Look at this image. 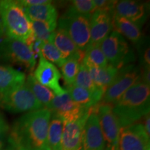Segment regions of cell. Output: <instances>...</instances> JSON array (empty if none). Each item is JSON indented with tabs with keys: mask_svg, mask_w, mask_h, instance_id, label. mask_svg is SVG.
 <instances>
[{
	"mask_svg": "<svg viewBox=\"0 0 150 150\" xmlns=\"http://www.w3.org/2000/svg\"><path fill=\"white\" fill-rule=\"evenodd\" d=\"M51 115L47 108L25 112L9 131L8 145L16 150H50L47 133Z\"/></svg>",
	"mask_w": 150,
	"mask_h": 150,
	"instance_id": "6da1fadb",
	"label": "cell"
},
{
	"mask_svg": "<svg viewBox=\"0 0 150 150\" xmlns=\"http://www.w3.org/2000/svg\"><path fill=\"white\" fill-rule=\"evenodd\" d=\"M112 110L121 127L129 126L149 113V85L139 81L131 86L112 105Z\"/></svg>",
	"mask_w": 150,
	"mask_h": 150,
	"instance_id": "7a4b0ae2",
	"label": "cell"
},
{
	"mask_svg": "<svg viewBox=\"0 0 150 150\" xmlns=\"http://www.w3.org/2000/svg\"><path fill=\"white\" fill-rule=\"evenodd\" d=\"M0 16L7 38L25 42L30 45L34 40L31 20L18 1H0Z\"/></svg>",
	"mask_w": 150,
	"mask_h": 150,
	"instance_id": "3957f363",
	"label": "cell"
},
{
	"mask_svg": "<svg viewBox=\"0 0 150 150\" xmlns=\"http://www.w3.org/2000/svg\"><path fill=\"white\" fill-rule=\"evenodd\" d=\"M100 47L108 64L118 70L125 65L132 64L136 60L134 50L129 42L115 30H112L102 41Z\"/></svg>",
	"mask_w": 150,
	"mask_h": 150,
	"instance_id": "277c9868",
	"label": "cell"
},
{
	"mask_svg": "<svg viewBox=\"0 0 150 150\" xmlns=\"http://www.w3.org/2000/svg\"><path fill=\"white\" fill-rule=\"evenodd\" d=\"M0 107L11 112H28L44 108L25 82L0 94Z\"/></svg>",
	"mask_w": 150,
	"mask_h": 150,
	"instance_id": "5b68a950",
	"label": "cell"
},
{
	"mask_svg": "<svg viewBox=\"0 0 150 150\" xmlns=\"http://www.w3.org/2000/svg\"><path fill=\"white\" fill-rule=\"evenodd\" d=\"M90 18L91 17L81 16L67 10L57 20L59 29L64 30L83 52L88 47L91 42Z\"/></svg>",
	"mask_w": 150,
	"mask_h": 150,
	"instance_id": "8992f818",
	"label": "cell"
},
{
	"mask_svg": "<svg viewBox=\"0 0 150 150\" xmlns=\"http://www.w3.org/2000/svg\"><path fill=\"white\" fill-rule=\"evenodd\" d=\"M140 79V70L136 65L129 64L119 69L113 81L104 93L102 103L114 105Z\"/></svg>",
	"mask_w": 150,
	"mask_h": 150,
	"instance_id": "52a82bcc",
	"label": "cell"
},
{
	"mask_svg": "<svg viewBox=\"0 0 150 150\" xmlns=\"http://www.w3.org/2000/svg\"><path fill=\"white\" fill-rule=\"evenodd\" d=\"M0 61L22 65L31 71L36 64L35 56L25 42L8 38L0 42Z\"/></svg>",
	"mask_w": 150,
	"mask_h": 150,
	"instance_id": "ba28073f",
	"label": "cell"
},
{
	"mask_svg": "<svg viewBox=\"0 0 150 150\" xmlns=\"http://www.w3.org/2000/svg\"><path fill=\"white\" fill-rule=\"evenodd\" d=\"M97 113L106 145L105 149L118 150L121 126L112 110V105L98 104Z\"/></svg>",
	"mask_w": 150,
	"mask_h": 150,
	"instance_id": "9c48e42d",
	"label": "cell"
},
{
	"mask_svg": "<svg viewBox=\"0 0 150 150\" xmlns=\"http://www.w3.org/2000/svg\"><path fill=\"white\" fill-rule=\"evenodd\" d=\"M97 105L90 108L84 125L83 150H104L106 147L97 113Z\"/></svg>",
	"mask_w": 150,
	"mask_h": 150,
	"instance_id": "30bf717a",
	"label": "cell"
},
{
	"mask_svg": "<svg viewBox=\"0 0 150 150\" xmlns=\"http://www.w3.org/2000/svg\"><path fill=\"white\" fill-rule=\"evenodd\" d=\"M149 144V137L141 123L121 127L118 150H147Z\"/></svg>",
	"mask_w": 150,
	"mask_h": 150,
	"instance_id": "8fae6325",
	"label": "cell"
},
{
	"mask_svg": "<svg viewBox=\"0 0 150 150\" xmlns=\"http://www.w3.org/2000/svg\"><path fill=\"white\" fill-rule=\"evenodd\" d=\"M39 62L33 72V76L40 84L48 88L53 92L55 96H61L66 93L60 85L61 74L53 63L47 61L40 54Z\"/></svg>",
	"mask_w": 150,
	"mask_h": 150,
	"instance_id": "7c38bea8",
	"label": "cell"
},
{
	"mask_svg": "<svg viewBox=\"0 0 150 150\" xmlns=\"http://www.w3.org/2000/svg\"><path fill=\"white\" fill-rule=\"evenodd\" d=\"M48 109L61 118L63 124L75 121L88 110L74 102L69 94L65 93L61 96H54Z\"/></svg>",
	"mask_w": 150,
	"mask_h": 150,
	"instance_id": "4fadbf2b",
	"label": "cell"
},
{
	"mask_svg": "<svg viewBox=\"0 0 150 150\" xmlns=\"http://www.w3.org/2000/svg\"><path fill=\"white\" fill-rule=\"evenodd\" d=\"M111 13L95 10L90 18V45H100L113 30Z\"/></svg>",
	"mask_w": 150,
	"mask_h": 150,
	"instance_id": "5bb4252c",
	"label": "cell"
},
{
	"mask_svg": "<svg viewBox=\"0 0 150 150\" xmlns=\"http://www.w3.org/2000/svg\"><path fill=\"white\" fill-rule=\"evenodd\" d=\"M90 108L76 120L64 124L61 150H83V129L88 116Z\"/></svg>",
	"mask_w": 150,
	"mask_h": 150,
	"instance_id": "9a60e30c",
	"label": "cell"
},
{
	"mask_svg": "<svg viewBox=\"0 0 150 150\" xmlns=\"http://www.w3.org/2000/svg\"><path fill=\"white\" fill-rule=\"evenodd\" d=\"M147 10L146 4L132 0H122L117 1L112 14L130 20L141 29L147 20Z\"/></svg>",
	"mask_w": 150,
	"mask_h": 150,
	"instance_id": "2e32d148",
	"label": "cell"
},
{
	"mask_svg": "<svg viewBox=\"0 0 150 150\" xmlns=\"http://www.w3.org/2000/svg\"><path fill=\"white\" fill-rule=\"evenodd\" d=\"M52 43L67 59L74 58L81 61L83 60L84 52L77 47L64 30L58 28L54 31Z\"/></svg>",
	"mask_w": 150,
	"mask_h": 150,
	"instance_id": "e0dca14e",
	"label": "cell"
},
{
	"mask_svg": "<svg viewBox=\"0 0 150 150\" xmlns=\"http://www.w3.org/2000/svg\"><path fill=\"white\" fill-rule=\"evenodd\" d=\"M65 91L74 102L85 108H90L99 104L104 95L102 91L93 93L74 85L67 86Z\"/></svg>",
	"mask_w": 150,
	"mask_h": 150,
	"instance_id": "ac0fdd59",
	"label": "cell"
},
{
	"mask_svg": "<svg viewBox=\"0 0 150 150\" xmlns=\"http://www.w3.org/2000/svg\"><path fill=\"white\" fill-rule=\"evenodd\" d=\"M112 27L115 31L126 38L136 45H140L142 40V34L140 28L136 24L127 19L113 16Z\"/></svg>",
	"mask_w": 150,
	"mask_h": 150,
	"instance_id": "d6986e66",
	"label": "cell"
},
{
	"mask_svg": "<svg viewBox=\"0 0 150 150\" xmlns=\"http://www.w3.org/2000/svg\"><path fill=\"white\" fill-rule=\"evenodd\" d=\"M22 8L31 21L45 22L57 25L58 13L52 3L22 7Z\"/></svg>",
	"mask_w": 150,
	"mask_h": 150,
	"instance_id": "ffe728a7",
	"label": "cell"
},
{
	"mask_svg": "<svg viewBox=\"0 0 150 150\" xmlns=\"http://www.w3.org/2000/svg\"><path fill=\"white\" fill-rule=\"evenodd\" d=\"M85 66L87 67L95 85L99 89L102 90L104 93L113 81L118 72V69L110 64H108L107 66L104 67H93L90 65Z\"/></svg>",
	"mask_w": 150,
	"mask_h": 150,
	"instance_id": "44dd1931",
	"label": "cell"
},
{
	"mask_svg": "<svg viewBox=\"0 0 150 150\" xmlns=\"http://www.w3.org/2000/svg\"><path fill=\"white\" fill-rule=\"evenodd\" d=\"M25 80V74L21 71L8 65H0V94L24 83Z\"/></svg>",
	"mask_w": 150,
	"mask_h": 150,
	"instance_id": "7402d4cb",
	"label": "cell"
},
{
	"mask_svg": "<svg viewBox=\"0 0 150 150\" xmlns=\"http://www.w3.org/2000/svg\"><path fill=\"white\" fill-rule=\"evenodd\" d=\"M63 126L64 124L61 118L52 113L47 133V143L50 150H61Z\"/></svg>",
	"mask_w": 150,
	"mask_h": 150,
	"instance_id": "603a6c76",
	"label": "cell"
},
{
	"mask_svg": "<svg viewBox=\"0 0 150 150\" xmlns=\"http://www.w3.org/2000/svg\"><path fill=\"white\" fill-rule=\"evenodd\" d=\"M25 83L43 107L49 108L55 96L53 92L39 83L33 74H29L27 76V79L25 80Z\"/></svg>",
	"mask_w": 150,
	"mask_h": 150,
	"instance_id": "cb8c5ba5",
	"label": "cell"
},
{
	"mask_svg": "<svg viewBox=\"0 0 150 150\" xmlns=\"http://www.w3.org/2000/svg\"><path fill=\"white\" fill-rule=\"evenodd\" d=\"M82 63L85 65L104 67L108 65V61L100 45H91L84 52Z\"/></svg>",
	"mask_w": 150,
	"mask_h": 150,
	"instance_id": "d4e9b609",
	"label": "cell"
},
{
	"mask_svg": "<svg viewBox=\"0 0 150 150\" xmlns=\"http://www.w3.org/2000/svg\"><path fill=\"white\" fill-rule=\"evenodd\" d=\"M31 22L35 39L42 40L45 42H52L54 32L57 27L56 24L40 21H31Z\"/></svg>",
	"mask_w": 150,
	"mask_h": 150,
	"instance_id": "484cf974",
	"label": "cell"
},
{
	"mask_svg": "<svg viewBox=\"0 0 150 150\" xmlns=\"http://www.w3.org/2000/svg\"><path fill=\"white\" fill-rule=\"evenodd\" d=\"M41 54L47 61L53 63L55 65L61 67L67 60V58L63 55L61 52L56 47L53 43L50 42H44Z\"/></svg>",
	"mask_w": 150,
	"mask_h": 150,
	"instance_id": "4316f807",
	"label": "cell"
},
{
	"mask_svg": "<svg viewBox=\"0 0 150 150\" xmlns=\"http://www.w3.org/2000/svg\"><path fill=\"white\" fill-rule=\"evenodd\" d=\"M73 85L78 86V87L83 88L84 89L88 90V91L93 92V93L102 91V90L99 89L95 85L87 67L82 63V62L80 63L78 73L76 74V78H75L74 83Z\"/></svg>",
	"mask_w": 150,
	"mask_h": 150,
	"instance_id": "83f0119b",
	"label": "cell"
},
{
	"mask_svg": "<svg viewBox=\"0 0 150 150\" xmlns=\"http://www.w3.org/2000/svg\"><path fill=\"white\" fill-rule=\"evenodd\" d=\"M82 61L79 60L70 58L61 67V74L66 86H72L74 83L75 78L77 74L80 63Z\"/></svg>",
	"mask_w": 150,
	"mask_h": 150,
	"instance_id": "f1b7e54d",
	"label": "cell"
},
{
	"mask_svg": "<svg viewBox=\"0 0 150 150\" xmlns=\"http://www.w3.org/2000/svg\"><path fill=\"white\" fill-rule=\"evenodd\" d=\"M67 11L81 16L91 17L95 11L93 0H74Z\"/></svg>",
	"mask_w": 150,
	"mask_h": 150,
	"instance_id": "f546056e",
	"label": "cell"
},
{
	"mask_svg": "<svg viewBox=\"0 0 150 150\" xmlns=\"http://www.w3.org/2000/svg\"><path fill=\"white\" fill-rule=\"evenodd\" d=\"M9 127L4 116L0 113V150L6 147L8 142L9 134Z\"/></svg>",
	"mask_w": 150,
	"mask_h": 150,
	"instance_id": "4dcf8cb0",
	"label": "cell"
},
{
	"mask_svg": "<svg viewBox=\"0 0 150 150\" xmlns=\"http://www.w3.org/2000/svg\"><path fill=\"white\" fill-rule=\"evenodd\" d=\"M117 1H110V0H93L95 10H99L106 12L113 13L114 8Z\"/></svg>",
	"mask_w": 150,
	"mask_h": 150,
	"instance_id": "1f68e13d",
	"label": "cell"
},
{
	"mask_svg": "<svg viewBox=\"0 0 150 150\" xmlns=\"http://www.w3.org/2000/svg\"><path fill=\"white\" fill-rule=\"evenodd\" d=\"M150 48L149 45H146L141 52L142 55L140 57L141 59V65L142 67H150Z\"/></svg>",
	"mask_w": 150,
	"mask_h": 150,
	"instance_id": "d6a6232c",
	"label": "cell"
},
{
	"mask_svg": "<svg viewBox=\"0 0 150 150\" xmlns=\"http://www.w3.org/2000/svg\"><path fill=\"white\" fill-rule=\"evenodd\" d=\"M18 2L21 5V6L26 7L46 4L52 3V1L50 0H22V1H18Z\"/></svg>",
	"mask_w": 150,
	"mask_h": 150,
	"instance_id": "836d02e7",
	"label": "cell"
},
{
	"mask_svg": "<svg viewBox=\"0 0 150 150\" xmlns=\"http://www.w3.org/2000/svg\"><path fill=\"white\" fill-rule=\"evenodd\" d=\"M142 120H143V122L141 123L142 125L143 126L144 130H145L146 134L148 137L150 136V117H149V113L144 116L142 118ZM141 119V120H142ZM150 138V137H149Z\"/></svg>",
	"mask_w": 150,
	"mask_h": 150,
	"instance_id": "e575fe53",
	"label": "cell"
},
{
	"mask_svg": "<svg viewBox=\"0 0 150 150\" xmlns=\"http://www.w3.org/2000/svg\"><path fill=\"white\" fill-rule=\"evenodd\" d=\"M1 150H16V149H15V148L13 147L12 146L8 145V146H7V147H5L4 148H3V149H1Z\"/></svg>",
	"mask_w": 150,
	"mask_h": 150,
	"instance_id": "d590c367",
	"label": "cell"
},
{
	"mask_svg": "<svg viewBox=\"0 0 150 150\" xmlns=\"http://www.w3.org/2000/svg\"><path fill=\"white\" fill-rule=\"evenodd\" d=\"M4 31V29H3V26H2V24H1V20H0V35L2 34Z\"/></svg>",
	"mask_w": 150,
	"mask_h": 150,
	"instance_id": "8d00e7d4",
	"label": "cell"
},
{
	"mask_svg": "<svg viewBox=\"0 0 150 150\" xmlns=\"http://www.w3.org/2000/svg\"><path fill=\"white\" fill-rule=\"evenodd\" d=\"M147 150H150V147H149V148H148Z\"/></svg>",
	"mask_w": 150,
	"mask_h": 150,
	"instance_id": "74e56055",
	"label": "cell"
},
{
	"mask_svg": "<svg viewBox=\"0 0 150 150\" xmlns=\"http://www.w3.org/2000/svg\"><path fill=\"white\" fill-rule=\"evenodd\" d=\"M104 150H106V149H104Z\"/></svg>",
	"mask_w": 150,
	"mask_h": 150,
	"instance_id": "f35d334b",
	"label": "cell"
}]
</instances>
